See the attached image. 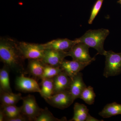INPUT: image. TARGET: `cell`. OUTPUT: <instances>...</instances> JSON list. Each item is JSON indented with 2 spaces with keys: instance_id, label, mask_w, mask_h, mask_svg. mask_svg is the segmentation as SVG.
I'll return each mask as SVG.
<instances>
[{
  "instance_id": "1",
  "label": "cell",
  "mask_w": 121,
  "mask_h": 121,
  "mask_svg": "<svg viewBox=\"0 0 121 121\" xmlns=\"http://www.w3.org/2000/svg\"><path fill=\"white\" fill-rule=\"evenodd\" d=\"M0 59L4 65L16 73L27 74L24 67L25 59L20 50L18 42L10 38H1Z\"/></svg>"
},
{
  "instance_id": "2",
  "label": "cell",
  "mask_w": 121,
  "mask_h": 121,
  "mask_svg": "<svg viewBox=\"0 0 121 121\" xmlns=\"http://www.w3.org/2000/svg\"><path fill=\"white\" fill-rule=\"evenodd\" d=\"M109 34V30L106 29L89 30L80 38L76 39L78 43L85 44L95 49L98 54L104 55L106 51L104 49V43Z\"/></svg>"
},
{
  "instance_id": "3",
  "label": "cell",
  "mask_w": 121,
  "mask_h": 121,
  "mask_svg": "<svg viewBox=\"0 0 121 121\" xmlns=\"http://www.w3.org/2000/svg\"><path fill=\"white\" fill-rule=\"evenodd\" d=\"M105 66L103 75L106 78L121 73V52L116 53L110 50L106 51Z\"/></svg>"
},
{
  "instance_id": "4",
  "label": "cell",
  "mask_w": 121,
  "mask_h": 121,
  "mask_svg": "<svg viewBox=\"0 0 121 121\" xmlns=\"http://www.w3.org/2000/svg\"><path fill=\"white\" fill-rule=\"evenodd\" d=\"M19 48L25 59L42 60L45 49L42 44L18 42Z\"/></svg>"
},
{
  "instance_id": "5",
  "label": "cell",
  "mask_w": 121,
  "mask_h": 121,
  "mask_svg": "<svg viewBox=\"0 0 121 121\" xmlns=\"http://www.w3.org/2000/svg\"><path fill=\"white\" fill-rule=\"evenodd\" d=\"M21 114L27 117L30 121H34L41 113L43 109L38 105L35 98L33 95H29L22 98Z\"/></svg>"
},
{
  "instance_id": "6",
  "label": "cell",
  "mask_w": 121,
  "mask_h": 121,
  "mask_svg": "<svg viewBox=\"0 0 121 121\" xmlns=\"http://www.w3.org/2000/svg\"><path fill=\"white\" fill-rule=\"evenodd\" d=\"M44 99L50 105L60 109L68 108L74 101L69 91L57 93Z\"/></svg>"
},
{
  "instance_id": "7",
  "label": "cell",
  "mask_w": 121,
  "mask_h": 121,
  "mask_svg": "<svg viewBox=\"0 0 121 121\" xmlns=\"http://www.w3.org/2000/svg\"><path fill=\"white\" fill-rule=\"evenodd\" d=\"M22 74L17 76L15 80V87L17 91L24 93L40 92V87L36 80L25 77Z\"/></svg>"
},
{
  "instance_id": "8",
  "label": "cell",
  "mask_w": 121,
  "mask_h": 121,
  "mask_svg": "<svg viewBox=\"0 0 121 121\" xmlns=\"http://www.w3.org/2000/svg\"><path fill=\"white\" fill-rule=\"evenodd\" d=\"M68 56V52L45 49L43 57L41 60L45 65L54 67H60L65 57Z\"/></svg>"
},
{
  "instance_id": "9",
  "label": "cell",
  "mask_w": 121,
  "mask_h": 121,
  "mask_svg": "<svg viewBox=\"0 0 121 121\" xmlns=\"http://www.w3.org/2000/svg\"><path fill=\"white\" fill-rule=\"evenodd\" d=\"M90 47L82 43H78L74 45L70 51L68 52L69 56L73 60L82 63H87L95 60V58H91L89 54Z\"/></svg>"
},
{
  "instance_id": "10",
  "label": "cell",
  "mask_w": 121,
  "mask_h": 121,
  "mask_svg": "<svg viewBox=\"0 0 121 121\" xmlns=\"http://www.w3.org/2000/svg\"><path fill=\"white\" fill-rule=\"evenodd\" d=\"M78 43V42L76 39L73 40L67 39H60L42 44L44 49H52L68 52L71 50L74 45Z\"/></svg>"
},
{
  "instance_id": "11",
  "label": "cell",
  "mask_w": 121,
  "mask_h": 121,
  "mask_svg": "<svg viewBox=\"0 0 121 121\" xmlns=\"http://www.w3.org/2000/svg\"><path fill=\"white\" fill-rule=\"evenodd\" d=\"M93 61L87 63H82L75 60H68L64 59L60 68L63 71L72 78L87 66L90 65Z\"/></svg>"
},
{
  "instance_id": "12",
  "label": "cell",
  "mask_w": 121,
  "mask_h": 121,
  "mask_svg": "<svg viewBox=\"0 0 121 121\" xmlns=\"http://www.w3.org/2000/svg\"><path fill=\"white\" fill-rule=\"evenodd\" d=\"M54 90L53 95L55 94L69 91L71 79L64 71L53 78Z\"/></svg>"
},
{
  "instance_id": "13",
  "label": "cell",
  "mask_w": 121,
  "mask_h": 121,
  "mask_svg": "<svg viewBox=\"0 0 121 121\" xmlns=\"http://www.w3.org/2000/svg\"><path fill=\"white\" fill-rule=\"evenodd\" d=\"M82 76V73L79 72L71 78L69 91L74 100L80 98L82 92L87 87L83 81Z\"/></svg>"
},
{
  "instance_id": "14",
  "label": "cell",
  "mask_w": 121,
  "mask_h": 121,
  "mask_svg": "<svg viewBox=\"0 0 121 121\" xmlns=\"http://www.w3.org/2000/svg\"><path fill=\"white\" fill-rule=\"evenodd\" d=\"M45 66L41 60L29 59L26 72L35 80L41 79Z\"/></svg>"
},
{
  "instance_id": "15",
  "label": "cell",
  "mask_w": 121,
  "mask_h": 121,
  "mask_svg": "<svg viewBox=\"0 0 121 121\" xmlns=\"http://www.w3.org/2000/svg\"><path fill=\"white\" fill-rule=\"evenodd\" d=\"M0 98L1 105L7 106L16 105L22 100V95L21 93L14 94L13 93H8L0 90Z\"/></svg>"
},
{
  "instance_id": "16",
  "label": "cell",
  "mask_w": 121,
  "mask_h": 121,
  "mask_svg": "<svg viewBox=\"0 0 121 121\" xmlns=\"http://www.w3.org/2000/svg\"><path fill=\"white\" fill-rule=\"evenodd\" d=\"M8 67L4 65L0 70V90L8 93H12L10 86Z\"/></svg>"
},
{
  "instance_id": "17",
  "label": "cell",
  "mask_w": 121,
  "mask_h": 121,
  "mask_svg": "<svg viewBox=\"0 0 121 121\" xmlns=\"http://www.w3.org/2000/svg\"><path fill=\"white\" fill-rule=\"evenodd\" d=\"M99 114L104 118L121 114V104L115 102L107 104Z\"/></svg>"
},
{
  "instance_id": "18",
  "label": "cell",
  "mask_w": 121,
  "mask_h": 121,
  "mask_svg": "<svg viewBox=\"0 0 121 121\" xmlns=\"http://www.w3.org/2000/svg\"><path fill=\"white\" fill-rule=\"evenodd\" d=\"M89 111L88 108L84 104L76 103L74 105L73 117L69 121H86Z\"/></svg>"
},
{
  "instance_id": "19",
  "label": "cell",
  "mask_w": 121,
  "mask_h": 121,
  "mask_svg": "<svg viewBox=\"0 0 121 121\" xmlns=\"http://www.w3.org/2000/svg\"><path fill=\"white\" fill-rule=\"evenodd\" d=\"M40 94L44 99L48 98L54 94V86L53 78L41 79Z\"/></svg>"
},
{
  "instance_id": "20",
  "label": "cell",
  "mask_w": 121,
  "mask_h": 121,
  "mask_svg": "<svg viewBox=\"0 0 121 121\" xmlns=\"http://www.w3.org/2000/svg\"><path fill=\"white\" fill-rule=\"evenodd\" d=\"M0 108L4 114V121H7L21 114L22 106L17 107L16 105L4 106L1 105Z\"/></svg>"
},
{
  "instance_id": "21",
  "label": "cell",
  "mask_w": 121,
  "mask_h": 121,
  "mask_svg": "<svg viewBox=\"0 0 121 121\" xmlns=\"http://www.w3.org/2000/svg\"><path fill=\"white\" fill-rule=\"evenodd\" d=\"M96 97L93 87L91 86L86 87L81 94L80 98L82 99L87 104L91 105L94 104Z\"/></svg>"
},
{
  "instance_id": "22",
  "label": "cell",
  "mask_w": 121,
  "mask_h": 121,
  "mask_svg": "<svg viewBox=\"0 0 121 121\" xmlns=\"http://www.w3.org/2000/svg\"><path fill=\"white\" fill-rule=\"evenodd\" d=\"M66 118L64 117L60 119L55 117L52 113L46 107L43 109L40 114L36 118L35 121H66Z\"/></svg>"
},
{
  "instance_id": "23",
  "label": "cell",
  "mask_w": 121,
  "mask_h": 121,
  "mask_svg": "<svg viewBox=\"0 0 121 121\" xmlns=\"http://www.w3.org/2000/svg\"><path fill=\"white\" fill-rule=\"evenodd\" d=\"M62 71V69L60 67H54L48 65H45L44 68L43 73L41 78V79L54 78Z\"/></svg>"
},
{
  "instance_id": "24",
  "label": "cell",
  "mask_w": 121,
  "mask_h": 121,
  "mask_svg": "<svg viewBox=\"0 0 121 121\" xmlns=\"http://www.w3.org/2000/svg\"><path fill=\"white\" fill-rule=\"evenodd\" d=\"M104 0H97L94 5L91 13L90 16L88 21V23L91 24L96 16L99 12Z\"/></svg>"
},
{
  "instance_id": "25",
  "label": "cell",
  "mask_w": 121,
  "mask_h": 121,
  "mask_svg": "<svg viewBox=\"0 0 121 121\" xmlns=\"http://www.w3.org/2000/svg\"><path fill=\"white\" fill-rule=\"evenodd\" d=\"M29 119L26 116L21 114L13 118L7 120V121H28Z\"/></svg>"
},
{
  "instance_id": "26",
  "label": "cell",
  "mask_w": 121,
  "mask_h": 121,
  "mask_svg": "<svg viewBox=\"0 0 121 121\" xmlns=\"http://www.w3.org/2000/svg\"><path fill=\"white\" fill-rule=\"evenodd\" d=\"M103 121L102 120H99V119H96L92 116H91L90 115L88 114L87 117L86 119V121Z\"/></svg>"
},
{
  "instance_id": "27",
  "label": "cell",
  "mask_w": 121,
  "mask_h": 121,
  "mask_svg": "<svg viewBox=\"0 0 121 121\" xmlns=\"http://www.w3.org/2000/svg\"><path fill=\"white\" fill-rule=\"evenodd\" d=\"M5 115L4 112L1 108L0 109V121H4Z\"/></svg>"
},
{
  "instance_id": "28",
  "label": "cell",
  "mask_w": 121,
  "mask_h": 121,
  "mask_svg": "<svg viewBox=\"0 0 121 121\" xmlns=\"http://www.w3.org/2000/svg\"><path fill=\"white\" fill-rule=\"evenodd\" d=\"M118 2L121 4V0H119V1H118Z\"/></svg>"
}]
</instances>
